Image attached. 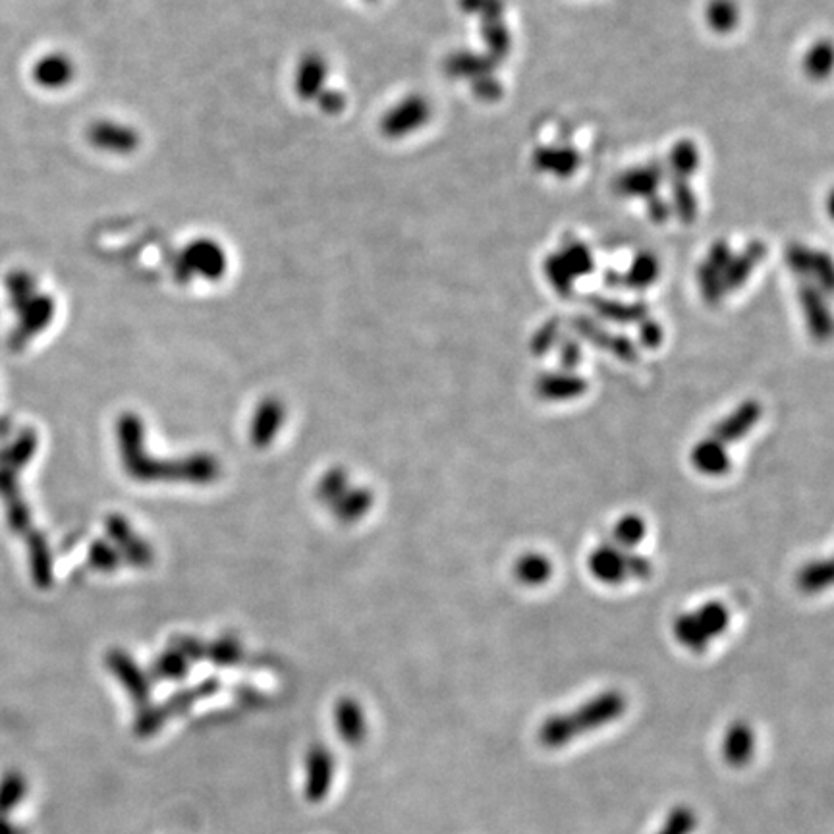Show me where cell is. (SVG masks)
<instances>
[{"instance_id": "obj_1", "label": "cell", "mask_w": 834, "mask_h": 834, "mask_svg": "<svg viewBox=\"0 0 834 834\" xmlns=\"http://www.w3.org/2000/svg\"><path fill=\"white\" fill-rule=\"evenodd\" d=\"M628 709L626 695L618 690H607L591 697L580 707L553 715L539 726L537 740L547 750H562L585 734H593L624 717Z\"/></svg>"}, {"instance_id": "obj_2", "label": "cell", "mask_w": 834, "mask_h": 834, "mask_svg": "<svg viewBox=\"0 0 834 834\" xmlns=\"http://www.w3.org/2000/svg\"><path fill=\"white\" fill-rule=\"evenodd\" d=\"M589 570L603 584H622L628 578H649L651 562L609 541L591 553Z\"/></svg>"}, {"instance_id": "obj_3", "label": "cell", "mask_w": 834, "mask_h": 834, "mask_svg": "<svg viewBox=\"0 0 834 834\" xmlns=\"http://www.w3.org/2000/svg\"><path fill=\"white\" fill-rule=\"evenodd\" d=\"M306 769V782H304V794L307 802L319 804L327 800L331 794L334 780V755L329 748L315 744L306 753L304 761Z\"/></svg>"}, {"instance_id": "obj_4", "label": "cell", "mask_w": 834, "mask_h": 834, "mask_svg": "<svg viewBox=\"0 0 834 834\" xmlns=\"http://www.w3.org/2000/svg\"><path fill=\"white\" fill-rule=\"evenodd\" d=\"M757 750V736L748 721H734L724 730L721 740V757L732 769L750 765Z\"/></svg>"}, {"instance_id": "obj_5", "label": "cell", "mask_w": 834, "mask_h": 834, "mask_svg": "<svg viewBox=\"0 0 834 834\" xmlns=\"http://www.w3.org/2000/svg\"><path fill=\"white\" fill-rule=\"evenodd\" d=\"M761 412H763V408H761L759 402L748 400V402L740 404L730 416H726L723 421H719L709 437L723 446L736 443L750 433L751 427L759 421Z\"/></svg>"}, {"instance_id": "obj_6", "label": "cell", "mask_w": 834, "mask_h": 834, "mask_svg": "<svg viewBox=\"0 0 834 834\" xmlns=\"http://www.w3.org/2000/svg\"><path fill=\"white\" fill-rule=\"evenodd\" d=\"M74 78V64L66 55L53 53L37 60L33 68V80L45 89H58L70 84Z\"/></svg>"}, {"instance_id": "obj_7", "label": "cell", "mask_w": 834, "mask_h": 834, "mask_svg": "<svg viewBox=\"0 0 834 834\" xmlns=\"http://www.w3.org/2000/svg\"><path fill=\"white\" fill-rule=\"evenodd\" d=\"M535 390L545 400H570L582 396L587 390V383L574 373H549L537 379Z\"/></svg>"}, {"instance_id": "obj_8", "label": "cell", "mask_w": 834, "mask_h": 834, "mask_svg": "<svg viewBox=\"0 0 834 834\" xmlns=\"http://www.w3.org/2000/svg\"><path fill=\"white\" fill-rule=\"evenodd\" d=\"M692 464L695 470L703 475H723L730 470L728 448L707 437L694 446Z\"/></svg>"}, {"instance_id": "obj_9", "label": "cell", "mask_w": 834, "mask_h": 834, "mask_svg": "<svg viewBox=\"0 0 834 834\" xmlns=\"http://www.w3.org/2000/svg\"><path fill=\"white\" fill-rule=\"evenodd\" d=\"M18 313H20V327L12 336L14 344L24 342V338H28L29 334L39 331L49 321V317L53 313V304L47 296L35 294L28 304H24L18 309Z\"/></svg>"}, {"instance_id": "obj_10", "label": "cell", "mask_w": 834, "mask_h": 834, "mask_svg": "<svg viewBox=\"0 0 834 834\" xmlns=\"http://www.w3.org/2000/svg\"><path fill=\"white\" fill-rule=\"evenodd\" d=\"M336 730L348 746H352V748L362 746L367 728H365L362 709L354 701H342L338 705V709H336Z\"/></svg>"}, {"instance_id": "obj_11", "label": "cell", "mask_w": 834, "mask_h": 834, "mask_svg": "<svg viewBox=\"0 0 834 834\" xmlns=\"http://www.w3.org/2000/svg\"><path fill=\"white\" fill-rule=\"evenodd\" d=\"M28 794V780L22 771H6L0 779V817H8L24 802Z\"/></svg>"}, {"instance_id": "obj_12", "label": "cell", "mask_w": 834, "mask_h": 834, "mask_svg": "<svg viewBox=\"0 0 834 834\" xmlns=\"http://www.w3.org/2000/svg\"><path fill=\"white\" fill-rule=\"evenodd\" d=\"M692 614H694V618L697 620L701 632L705 634V638L709 641L715 640L717 636H721L724 630L728 628V609L724 605H721V603H717V601L701 605Z\"/></svg>"}, {"instance_id": "obj_13", "label": "cell", "mask_w": 834, "mask_h": 834, "mask_svg": "<svg viewBox=\"0 0 834 834\" xmlns=\"http://www.w3.org/2000/svg\"><path fill=\"white\" fill-rule=\"evenodd\" d=\"M833 584V562L831 560H815L807 564L798 574V587L804 593H819Z\"/></svg>"}, {"instance_id": "obj_14", "label": "cell", "mask_w": 834, "mask_h": 834, "mask_svg": "<svg viewBox=\"0 0 834 834\" xmlns=\"http://www.w3.org/2000/svg\"><path fill=\"white\" fill-rule=\"evenodd\" d=\"M553 574V564L543 555H524L516 562V576L522 584H545Z\"/></svg>"}, {"instance_id": "obj_15", "label": "cell", "mask_w": 834, "mask_h": 834, "mask_svg": "<svg viewBox=\"0 0 834 834\" xmlns=\"http://www.w3.org/2000/svg\"><path fill=\"white\" fill-rule=\"evenodd\" d=\"M674 636L686 649L695 653H703L709 645V640L701 632L692 612H686L674 620Z\"/></svg>"}, {"instance_id": "obj_16", "label": "cell", "mask_w": 834, "mask_h": 834, "mask_svg": "<svg viewBox=\"0 0 834 834\" xmlns=\"http://www.w3.org/2000/svg\"><path fill=\"white\" fill-rule=\"evenodd\" d=\"M645 522L641 520L640 516H624L612 531V541L614 545L630 551L634 545H638L641 539L645 537Z\"/></svg>"}, {"instance_id": "obj_17", "label": "cell", "mask_w": 834, "mask_h": 834, "mask_svg": "<svg viewBox=\"0 0 834 834\" xmlns=\"http://www.w3.org/2000/svg\"><path fill=\"white\" fill-rule=\"evenodd\" d=\"M697 827V813L690 806H676L668 811L657 834H692Z\"/></svg>"}, {"instance_id": "obj_18", "label": "cell", "mask_w": 834, "mask_h": 834, "mask_svg": "<svg viewBox=\"0 0 834 834\" xmlns=\"http://www.w3.org/2000/svg\"><path fill=\"white\" fill-rule=\"evenodd\" d=\"M6 292L10 304L18 311L35 296V280L26 271H14L6 278Z\"/></svg>"}, {"instance_id": "obj_19", "label": "cell", "mask_w": 834, "mask_h": 834, "mask_svg": "<svg viewBox=\"0 0 834 834\" xmlns=\"http://www.w3.org/2000/svg\"><path fill=\"white\" fill-rule=\"evenodd\" d=\"M709 16H711V24L715 28L724 29L730 28L734 22V8L728 0H717L711 4L709 8Z\"/></svg>"}, {"instance_id": "obj_20", "label": "cell", "mask_w": 834, "mask_h": 834, "mask_svg": "<svg viewBox=\"0 0 834 834\" xmlns=\"http://www.w3.org/2000/svg\"><path fill=\"white\" fill-rule=\"evenodd\" d=\"M580 348L576 346V344H566L564 346V350H562V363L568 367V369H574L578 363H580Z\"/></svg>"}, {"instance_id": "obj_21", "label": "cell", "mask_w": 834, "mask_h": 834, "mask_svg": "<svg viewBox=\"0 0 834 834\" xmlns=\"http://www.w3.org/2000/svg\"><path fill=\"white\" fill-rule=\"evenodd\" d=\"M0 834H28V831L22 825L12 823L8 817H0Z\"/></svg>"}]
</instances>
